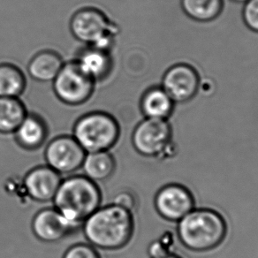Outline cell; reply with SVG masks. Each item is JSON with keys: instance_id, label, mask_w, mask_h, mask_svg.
<instances>
[{"instance_id": "cell-1", "label": "cell", "mask_w": 258, "mask_h": 258, "mask_svg": "<svg viewBox=\"0 0 258 258\" xmlns=\"http://www.w3.org/2000/svg\"><path fill=\"white\" fill-rule=\"evenodd\" d=\"M82 229L87 242L98 250H119L133 239L135 215L112 203L101 205L83 222Z\"/></svg>"}, {"instance_id": "cell-2", "label": "cell", "mask_w": 258, "mask_h": 258, "mask_svg": "<svg viewBox=\"0 0 258 258\" xmlns=\"http://www.w3.org/2000/svg\"><path fill=\"white\" fill-rule=\"evenodd\" d=\"M102 201L103 194L97 183L83 174H71L62 179L52 200V207L76 232L100 207Z\"/></svg>"}, {"instance_id": "cell-3", "label": "cell", "mask_w": 258, "mask_h": 258, "mask_svg": "<svg viewBox=\"0 0 258 258\" xmlns=\"http://www.w3.org/2000/svg\"><path fill=\"white\" fill-rule=\"evenodd\" d=\"M228 233L226 219L212 208H194L177 222L176 236L193 252H208L220 246Z\"/></svg>"}, {"instance_id": "cell-4", "label": "cell", "mask_w": 258, "mask_h": 258, "mask_svg": "<svg viewBox=\"0 0 258 258\" xmlns=\"http://www.w3.org/2000/svg\"><path fill=\"white\" fill-rule=\"evenodd\" d=\"M72 136L86 153L110 151L118 143L120 126L106 111H90L76 120Z\"/></svg>"}, {"instance_id": "cell-5", "label": "cell", "mask_w": 258, "mask_h": 258, "mask_svg": "<svg viewBox=\"0 0 258 258\" xmlns=\"http://www.w3.org/2000/svg\"><path fill=\"white\" fill-rule=\"evenodd\" d=\"M70 30L76 39L86 45L111 51L118 36V27L97 8H83L70 20Z\"/></svg>"}, {"instance_id": "cell-6", "label": "cell", "mask_w": 258, "mask_h": 258, "mask_svg": "<svg viewBox=\"0 0 258 258\" xmlns=\"http://www.w3.org/2000/svg\"><path fill=\"white\" fill-rule=\"evenodd\" d=\"M172 133V125L167 119L144 118L134 129V149L145 158H171L175 154Z\"/></svg>"}, {"instance_id": "cell-7", "label": "cell", "mask_w": 258, "mask_h": 258, "mask_svg": "<svg viewBox=\"0 0 258 258\" xmlns=\"http://www.w3.org/2000/svg\"><path fill=\"white\" fill-rule=\"evenodd\" d=\"M96 83L80 69L76 61L64 62L52 82L56 97L69 105L86 103L93 95Z\"/></svg>"}, {"instance_id": "cell-8", "label": "cell", "mask_w": 258, "mask_h": 258, "mask_svg": "<svg viewBox=\"0 0 258 258\" xmlns=\"http://www.w3.org/2000/svg\"><path fill=\"white\" fill-rule=\"evenodd\" d=\"M85 156L86 151L69 135L55 137L44 151L46 165L61 176L71 175L82 168Z\"/></svg>"}, {"instance_id": "cell-9", "label": "cell", "mask_w": 258, "mask_h": 258, "mask_svg": "<svg viewBox=\"0 0 258 258\" xmlns=\"http://www.w3.org/2000/svg\"><path fill=\"white\" fill-rule=\"evenodd\" d=\"M154 206L162 219L177 223L196 208V199L188 187L179 183H169L158 189Z\"/></svg>"}, {"instance_id": "cell-10", "label": "cell", "mask_w": 258, "mask_h": 258, "mask_svg": "<svg viewBox=\"0 0 258 258\" xmlns=\"http://www.w3.org/2000/svg\"><path fill=\"white\" fill-rule=\"evenodd\" d=\"M200 81L197 69L187 63H178L165 71L161 87L175 104H185L198 95Z\"/></svg>"}, {"instance_id": "cell-11", "label": "cell", "mask_w": 258, "mask_h": 258, "mask_svg": "<svg viewBox=\"0 0 258 258\" xmlns=\"http://www.w3.org/2000/svg\"><path fill=\"white\" fill-rule=\"evenodd\" d=\"M63 177L48 165L29 170L22 179L27 198L36 203L52 202Z\"/></svg>"}, {"instance_id": "cell-12", "label": "cell", "mask_w": 258, "mask_h": 258, "mask_svg": "<svg viewBox=\"0 0 258 258\" xmlns=\"http://www.w3.org/2000/svg\"><path fill=\"white\" fill-rule=\"evenodd\" d=\"M31 228L36 239L46 243L60 241L76 233L53 207L42 209L36 212Z\"/></svg>"}, {"instance_id": "cell-13", "label": "cell", "mask_w": 258, "mask_h": 258, "mask_svg": "<svg viewBox=\"0 0 258 258\" xmlns=\"http://www.w3.org/2000/svg\"><path fill=\"white\" fill-rule=\"evenodd\" d=\"M75 61L84 74L96 83L107 79L113 69L111 51L90 45L78 51Z\"/></svg>"}, {"instance_id": "cell-14", "label": "cell", "mask_w": 258, "mask_h": 258, "mask_svg": "<svg viewBox=\"0 0 258 258\" xmlns=\"http://www.w3.org/2000/svg\"><path fill=\"white\" fill-rule=\"evenodd\" d=\"M14 135L20 147L26 151H36L46 142L49 128L43 117L29 112Z\"/></svg>"}, {"instance_id": "cell-15", "label": "cell", "mask_w": 258, "mask_h": 258, "mask_svg": "<svg viewBox=\"0 0 258 258\" xmlns=\"http://www.w3.org/2000/svg\"><path fill=\"white\" fill-rule=\"evenodd\" d=\"M175 106V103L161 86L149 88L141 97L140 109L144 118L168 120Z\"/></svg>"}, {"instance_id": "cell-16", "label": "cell", "mask_w": 258, "mask_h": 258, "mask_svg": "<svg viewBox=\"0 0 258 258\" xmlns=\"http://www.w3.org/2000/svg\"><path fill=\"white\" fill-rule=\"evenodd\" d=\"M64 64L63 57L57 51L41 50L29 61L28 72L32 79L39 83H50L60 72Z\"/></svg>"}, {"instance_id": "cell-17", "label": "cell", "mask_w": 258, "mask_h": 258, "mask_svg": "<svg viewBox=\"0 0 258 258\" xmlns=\"http://www.w3.org/2000/svg\"><path fill=\"white\" fill-rule=\"evenodd\" d=\"M83 175L94 182H103L110 179L116 170V159L110 151L86 153L82 168Z\"/></svg>"}, {"instance_id": "cell-18", "label": "cell", "mask_w": 258, "mask_h": 258, "mask_svg": "<svg viewBox=\"0 0 258 258\" xmlns=\"http://www.w3.org/2000/svg\"><path fill=\"white\" fill-rule=\"evenodd\" d=\"M28 113L19 97H0V134H15Z\"/></svg>"}, {"instance_id": "cell-19", "label": "cell", "mask_w": 258, "mask_h": 258, "mask_svg": "<svg viewBox=\"0 0 258 258\" xmlns=\"http://www.w3.org/2000/svg\"><path fill=\"white\" fill-rule=\"evenodd\" d=\"M224 0H180L184 14L194 22H212L224 10Z\"/></svg>"}, {"instance_id": "cell-20", "label": "cell", "mask_w": 258, "mask_h": 258, "mask_svg": "<svg viewBox=\"0 0 258 258\" xmlns=\"http://www.w3.org/2000/svg\"><path fill=\"white\" fill-rule=\"evenodd\" d=\"M27 85L21 69L12 63H0V97H19Z\"/></svg>"}, {"instance_id": "cell-21", "label": "cell", "mask_w": 258, "mask_h": 258, "mask_svg": "<svg viewBox=\"0 0 258 258\" xmlns=\"http://www.w3.org/2000/svg\"><path fill=\"white\" fill-rule=\"evenodd\" d=\"M174 244V237L171 233H165L161 238L155 240L150 244L148 252L151 258H158L165 254L173 253L172 250Z\"/></svg>"}, {"instance_id": "cell-22", "label": "cell", "mask_w": 258, "mask_h": 258, "mask_svg": "<svg viewBox=\"0 0 258 258\" xmlns=\"http://www.w3.org/2000/svg\"><path fill=\"white\" fill-rule=\"evenodd\" d=\"M62 258H102L99 250L88 242H79L64 251Z\"/></svg>"}, {"instance_id": "cell-23", "label": "cell", "mask_w": 258, "mask_h": 258, "mask_svg": "<svg viewBox=\"0 0 258 258\" xmlns=\"http://www.w3.org/2000/svg\"><path fill=\"white\" fill-rule=\"evenodd\" d=\"M241 17L247 29L258 34V0H247L244 3Z\"/></svg>"}, {"instance_id": "cell-24", "label": "cell", "mask_w": 258, "mask_h": 258, "mask_svg": "<svg viewBox=\"0 0 258 258\" xmlns=\"http://www.w3.org/2000/svg\"><path fill=\"white\" fill-rule=\"evenodd\" d=\"M111 203L132 212L137 210V205H138L137 197L135 196L133 192L129 190H122L120 192H118L112 199Z\"/></svg>"}, {"instance_id": "cell-25", "label": "cell", "mask_w": 258, "mask_h": 258, "mask_svg": "<svg viewBox=\"0 0 258 258\" xmlns=\"http://www.w3.org/2000/svg\"><path fill=\"white\" fill-rule=\"evenodd\" d=\"M158 258H183L179 255V254H176L175 252H173V253H170L168 254H165L164 256H160V257Z\"/></svg>"}, {"instance_id": "cell-26", "label": "cell", "mask_w": 258, "mask_h": 258, "mask_svg": "<svg viewBox=\"0 0 258 258\" xmlns=\"http://www.w3.org/2000/svg\"><path fill=\"white\" fill-rule=\"evenodd\" d=\"M231 1L235 4H244L247 2V0H231Z\"/></svg>"}]
</instances>
